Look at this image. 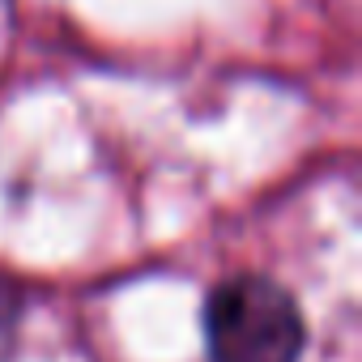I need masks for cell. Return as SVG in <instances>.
<instances>
[{"instance_id":"6da1fadb","label":"cell","mask_w":362,"mask_h":362,"mask_svg":"<svg viewBox=\"0 0 362 362\" xmlns=\"http://www.w3.org/2000/svg\"><path fill=\"white\" fill-rule=\"evenodd\" d=\"M205 341L209 362H298L303 315L273 277L239 273L209 294Z\"/></svg>"}]
</instances>
